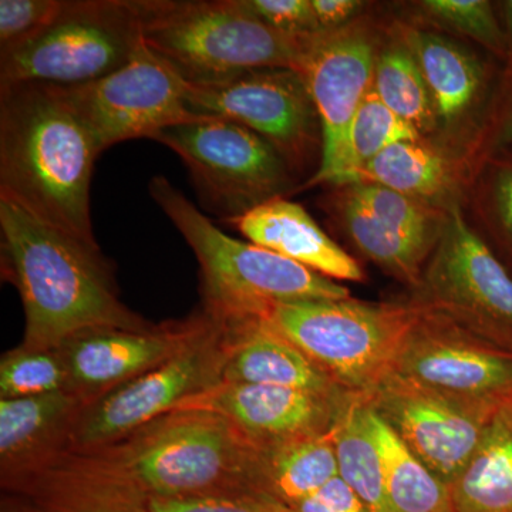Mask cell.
Wrapping results in <instances>:
<instances>
[{"mask_svg": "<svg viewBox=\"0 0 512 512\" xmlns=\"http://www.w3.org/2000/svg\"><path fill=\"white\" fill-rule=\"evenodd\" d=\"M448 491L454 512H512V424L503 409Z\"/></svg>", "mask_w": 512, "mask_h": 512, "instance_id": "obj_24", "label": "cell"}, {"mask_svg": "<svg viewBox=\"0 0 512 512\" xmlns=\"http://www.w3.org/2000/svg\"><path fill=\"white\" fill-rule=\"evenodd\" d=\"M313 18L319 33L345 28L365 9L360 0H311Z\"/></svg>", "mask_w": 512, "mask_h": 512, "instance_id": "obj_39", "label": "cell"}, {"mask_svg": "<svg viewBox=\"0 0 512 512\" xmlns=\"http://www.w3.org/2000/svg\"><path fill=\"white\" fill-rule=\"evenodd\" d=\"M373 92L394 114L412 124L421 137L436 130L437 117L429 87L416 57L400 37L380 47Z\"/></svg>", "mask_w": 512, "mask_h": 512, "instance_id": "obj_29", "label": "cell"}, {"mask_svg": "<svg viewBox=\"0 0 512 512\" xmlns=\"http://www.w3.org/2000/svg\"><path fill=\"white\" fill-rule=\"evenodd\" d=\"M483 187V214L495 239L512 261V153L488 163Z\"/></svg>", "mask_w": 512, "mask_h": 512, "instance_id": "obj_35", "label": "cell"}, {"mask_svg": "<svg viewBox=\"0 0 512 512\" xmlns=\"http://www.w3.org/2000/svg\"><path fill=\"white\" fill-rule=\"evenodd\" d=\"M342 227L370 261L404 284L419 289L434 245L387 227L342 192L338 204Z\"/></svg>", "mask_w": 512, "mask_h": 512, "instance_id": "obj_27", "label": "cell"}, {"mask_svg": "<svg viewBox=\"0 0 512 512\" xmlns=\"http://www.w3.org/2000/svg\"><path fill=\"white\" fill-rule=\"evenodd\" d=\"M150 194L194 251L202 309L211 315L264 318L279 303L350 298L346 286L269 249L228 237L167 178L154 177Z\"/></svg>", "mask_w": 512, "mask_h": 512, "instance_id": "obj_4", "label": "cell"}, {"mask_svg": "<svg viewBox=\"0 0 512 512\" xmlns=\"http://www.w3.org/2000/svg\"><path fill=\"white\" fill-rule=\"evenodd\" d=\"M261 503L269 512H369L355 491L340 477H336L315 494L296 503Z\"/></svg>", "mask_w": 512, "mask_h": 512, "instance_id": "obj_38", "label": "cell"}, {"mask_svg": "<svg viewBox=\"0 0 512 512\" xmlns=\"http://www.w3.org/2000/svg\"><path fill=\"white\" fill-rule=\"evenodd\" d=\"M367 402L448 487L473 456L503 400L464 399L393 372Z\"/></svg>", "mask_w": 512, "mask_h": 512, "instance_id": "obj_13", "label": "cell"}, {"mask_svg": "<svg viewBox=\"0 0 512 512\" xmlns=\"http://www.w3.org/2000/svg\"><path fill=\"white\" fill-rule=\"evenodd\" d=\"M311 37L269 29L241 0H144V43L187 82L254 70L298 72Z\"/></svg>", "mask_w": 512, "mask_h": 512, "instance_id": "obj_5", "label": "cell"}, {"mask_svg": "<svg viewBox=\"0 0 512 512\" xmlns=\"http://www.w3.org/2000/svg\"><path fill=\"white\" fill-rule=\"evenodd\" d=\"M202 320V311L178 322L143 328H104L64 342L70 392L87 403L136 379L183 348Z\"/></svg>", "mask_w": 512, "mask_h": 512, "instance_id": "obj_16", "label": "cell"}, {"mask_svg": "<svg viewBox=\"0 0 512 512\" xmlns=\"http://www.w3.org/2000/svg\"><path fill=\"white\" fill-rule=\"evenodd\" d=\"M350 397L262 384L220 383L191 397L178 409L221 414L261 448L328 433Z\"/></svg>", "mask_w": 512, "mask_h": 512, "instance_id": "obj_17", "label": "cell"}, {"mask_svg": "<svg viewBox=\"0 0 512 512\" xmlns=\"http://www.w3.org/2000/svg\"><path fill=\"white\" fill-rule=\"evenodd\" d=\"M59 87L101 153L123 141L153 140L165 128L207 119L191 110L187 80L144 39L131 59L109 76Z\"/></svg>", "mask_w": 512, "mask_h": 512, "instance_id": "obj_11", "label": "cell"}, {"mask_svg": "<svg viewBox=\"0 0 512 512\" xmlns=\"http://www.w3.org/2000/svg\"><path fill=\"white\" fill-rule=\"evenodd\" d=\"M423 138L412 124L394 114L376 93L370 90L360 103L350 123L345 156L340 165L338 185H349L356 181L367 163L400 141Z\"/></svg>", "mask_w": 512, "mask_h": 512, "instance_id": "obj_30", "label": "cell"}, {"mask_svg": "<svg viewBox=\"0 0 512 512\" xmlns=\"http://www.w3.org/2000/svg\"><path fill=\"white\" fill-rule=\"evenodd\" d=\"M498 12H500L505 39H507L508 55H510L508 63L512 66V0L498 3Z\"/></svg>", "mask_w": 512, "mask_h": 512, "instance_id": "obj_41", "label": "cell"}, {"mask_svg": "<svg viewBox=\"0 0 512 512\" xmlns=\"http://www.w3.org/2000/svg\"><path fill=\"white\" fill-rule=\"evenodd\" d=\"M427 18L476 40L488 52L508 62V45L497 10L488 0H423Z\"/></svg>", "mask_w": 512, "mask_h": 512, "instance_id": "obj_33", "label": "cell"}, {"mask_svg": "<svg viewBox=\"0 0 512 512\" xmlns=\"http://www.w3.org/2000/svg\"><path fill=\"white\" fill-rule=\"evenodd\" d=\"M66 0H0V53L28 42L55 22Z\"/></svg>", "mask_w": 512, "mask_h": 512, "instance_id": "obj_34", "label": "cell"}, {"mask_svg": "<svg viewBox=\"0 0 512 512\" xmlns=\"http://www.w3.org/2000/svg\"><path fill=\"white\" fill-rule=\"evenodd\" d=\"M100 154L59 86H0V195L92 244L90 184Z\"/></svg>", "mask_w": 512, "mask_h": 512, "instance_id": "obj_2", "label": "cell"}, {"mask_svg": "<svg viewBox=\"0 0 512 512\" xmlns=\"http://www.w3.org/2000/svg\"><path fill=\"white\" fill-rule=\"evenodd\" d=\"M494 146L503 148V150H511L512 148V94L507 107H505L503 114H501V120L498 121Z\"/></svg>", "mask_w": 512, "mask_h": 512, "instance_id": "obj_40", "label": "cell"}, {"mask_svg": "<svg viewBox=\"0 0 512 512\" xmlns=\"http://www.w3.org/2000/svg\"><path fill=\"white\" fill-rule=\"evenodd\" d=\"M252 244L305 266L332 281L362 282V268L319 227L298 202L285 197L258 205L229 221Z\"/></svg>", "mask_w": 512, "mask_h": 512, "instance_id": "obj_21", "label": "cell"}, {"mask_svg": "<svg viewBox=\"0 0 512 512\" xmlns=\"http://www.w3.org/2000/svg\"><path fill=\"white\" fill-rule=\"evenodd\" d=\"M70 392L69 375L59 348L20 345L0 360V399Z\"/></svg>", "mask_w": 512, "mask_h": 512, "instance_id": "obj_32", "label": "cell"}, {"mask_svg": "<svg viewBox=\"0 0 512 512\" xmlns=\"http://www.w3.org/2000/svg\"><path fill=\"white\" fill-rule=\"evenodd\" d=\"M227 343V322L202 309L200 326L177 353L86 404L74 426L70 453L117 443L222 383Z\"/></svg>", "mask_w": 512, "mask_h": 512, "instance_id": "obj_8", "label": "cell"}, {"mask_svg": "<svg viewBox=\"0 0 512 512\" xmlns=\"http://www.w3.org/2000/svg\"><path fill=\"white\" fill-rule=\"evenodd\" d=\"M150 512H269L258 498L247 493H217L190 497L148 498Z\"/></svg>", "mask_w": 512, "mask_h": 512, "instance_id": "obj_37", "label": "cell"}, {"mask_svg": "<svg viewBox=\"0 0 512 512\" xmlns=\"http://www.w3.org/2000/svg\"><path fill=\"white\" fill-rule=\"evenodd\" d=\"M511 268H512V261H511Z\"/></svg>", "mask_w": 512, "mask_h": 512, "instance_id": "obj_44", "label": "cell"}, {"mask_svg": "<svg viewBox=\"0 0 512 512\" xmlns=\"http://www.w3.org/2000/svg\"><path fill=\"white\" fill-rule=\"evenodd\" d=\"M153 140L183 160L202 205L227 222L292 188L291 165L235 121L207 117L165 128Z\"/></svg>", "mask_w": 512, "mask_h": 512, "instance_id": "obj_9", "label": "cell"}, {"mask_svg": "<svg viewBox=\"0 0 512 512\" xmlns=\"http://www.w3.org/2000/svg\"><path fill=\"white\" fill-rule=\"evenodd\" d=\"M10 494L37 512H150L147 495L93 453H67Z\"/></svg>", "mask_w": 512, "mask_h": 512, "instance_id": "obj_19", "label": "cell"}, {"mask_svg": "<svg viewBox=\"0 0 512 512\" xmlns=\"http://www.w3.org/2000/svg\"><path fill=\"white\" fill-rule=\"evenodd\" d=\"M417 302L512 352V269L468 225L457 204L424 268Z\"/></svg>", "mask_w": 512, "mask_h": 512, "instance_id": "obj_10", "label": "cell"}, {"mask_svg": "<svg viewBox=\"0 0 512 512\" xmlns=\"http://www.w3.org/2000/svg\"><path fill=\"white\" fill-rule=\"evenodd\" d=\"M399 37L416 57L426 80L437 128H451L480 109L490 84V72L473 53L430 30L400 26Z\"/></svg>", "mask_w": 512, "mask_h": 512, "instance_id": "obj_22", "label": "cell"}, {"mask_svg": "<svg viewBox=\"0 0 512 512\" xmlns=\"http://www.w3.org/2000/svg\"><path fill=\"white\" fill-rule=\"evenodd\" d=\"M241 3L256 19L282 35H319L311 0H241Z\"/></svg>", "mask_w": 512, "mask_h": 512, "instance_id": "obj_36", "label": "cell"}, {"mask_svg": "<svg viewBox=\"0 0 512 512\" xmlns=\"http://www.w3.org/2000/svg\"><path fill=\"white\" fill-rule=\"evenodd\" d=\"M144 0H72L42 32L0 53V86H73L109 76L143 42Z\"/></svg>", "mask_w": 512, "mask_h": 512, "instance_id": "obj_7", "label": "cell"}, {"mask_svg": "<svg viewBox=\"0 0 512 512\" xmlns=\"http://www.w3.org/2000/svg\"><path fill=\"white\" fill-rule=\"evenodd\" d=\"M355 183L383 185L433 204L450 191L451 171L437 148L417 138L386 148L360 170Z\"/></svg>", "mask_w": 512, "mask_h": 512, "instance_id": "obj_28", "label": "cell"}, {"mask_svg": "<svg viewBox=\"0 0 512 512\" xmlns=\"http://www.w3.org/2000/svg\"><path fill=\"white\" fill-rule=\"evenodd\" d=\"M188 103L195 114L235 121L254 131L292 170L301 171L315 153L322 154L318 111L305 79L295 70H254L214 82H188Z\"/></svg>", "mask_w": 512, "mask_h": 512, "instance_id": "obj_12", "label": "cell"}, {"mask_svg": "<svg viewBox=\"0 0 512 512\" xmlns=\"http://www.w3.org/2000/svg\"><path fill=\"white\" fill-rule=\"evenodd\" d=\"M379 50L376 30L360 19L309 39L298 73L318 111L322 154L306 187L336 184L350 123L373 87Z\"/></svg>", "mask_w": 512, "mask_h": 512, "instance_id": "obj_14", "label": "cell"}, {"mask_svg": "<svg viewBox=\"0 0 512 512\" xmlns=\"http://www.w3.org/2000/svg\"><path fill=\"white\" fill-rule=\"evenodd\" d=\"M419 303L420 309L397 356L394 373L473 400H503L512 394V352L461 328Z\"/></svg>", "mask_w": 512, "mask_h": 512, "instance_id": "obj_15", "label": "cell"}, {"mask_svg": "<svg viewBox=\"0 0 512 512\" xmlns=\"http://www.w3.org/2000/svg\"><path fill=\"white\" fill-rule=\"evenodd\" d=\"M259 447L221 414L177 409L96 454L148 498L251 494Z\"/></svg>", "mask_w": 512, "mask_h": 512, "instance_id": "obj_3", "label": "cell"}, {"mask_svg": "<svg viewBox=\"0 0 512 512\" xmlns=\"http://www.w3.org/2000/svg\"><path fill=\"white\" fill-rule=\"evenodd\" d=\"M3 278L25 308L23 345L57 349L104 328L150 325L121 302L109 261L99 245L70 234L0 195Z\"/></svg>", "mask_w": 512, "mask_h": 512, "instance_id": "obj_1", "label": "cell"}, {"mask_svg": "<svg viewBox=\"0 0 512 512\" xmlns=\"http://www.w3.org/2000/svg\"><path fill=\"white\" fill-rule=\"evenodd\" d=\"M332 434L339 477L355 491L367 511L389 512L382 454L370 426L365 397L353 396L343 404Z\"/></svg>", "mask_w": 512, "mask_h": 512, "instance_id": "obj_25", "label": "cell"}, {"mask_svg": "<svg viewBox=\"0 0 512 512\" xmlns=\"http://www.w3.org/2000/svg\"><path fill=\"white\" fill-rule=\"evenodd\" d=\"M345 187L346 195L387 227L436 247L446 225L447 212L379 184L355 183Z\"/></svg>", "mask_w": 512, "mask_h": 512, "instance_id": "obj_31", "label": "cell"}, {"mask_svg": "<svg viewBox=\"0 0 512 512\" xmlns=\"http://www.w3.org/2000/svg\"><path fill=\"white\" fill-rule=\"evenodd\" d=\"M419 303L346 299L272 306L264 316L343 392L369 399L394 370Z\"/></svg>", "mask_w": 512, "mask_h": 512, "instance_id": "obj_6", "label": "cell"}, {"mask_svg": "<svg viewBox=\"0 0 512 512\" xmlns=\"http://www.w3.org/2000/svg\"><path fill=\"white\" fill-rule=\"evenodd\" d=\"M86 400L72 392L0 399V477L12 490L70 453Z\"/></svg>", "mask_w": 512, "mask_h": 512, "instance_id": "obj_18", "label": "cell"}, {"mask_svg": "<svg viewBox=\"0 0 512 512\" xmlns=\"http://www.w3.org/2000/svg\"><path fill=\"white\" fill-rule=\"evenodd\" d=\"M225 322L228 349L222 383L262 384L328 396L348 394L265 319Z\"/></svg>", "mask_w": 512, "mask_h": 512, "instance_id": "obj_20", "label": "cell"}, {"mask_svg": "<svg viewBox=\"0 0 512 512\" xmlns=\"http://www.w3.org/2000/svg\"><path fill=\"white\" fill-rule=\"evenodd\" d=\"M339 477L332 429L275 446L256 456L251 495L266 503L292 504Z\"/></svg>", "mask_w": 512, "mask_h": 512, "instance_id": "obj_23", "label": "cell"}, {"mask_svg": "<svg viewBox=\"0 0 512 512\" xmlns=\"http://www.w3.org/2000/svg\"><path fill=\"white\" fill-rule=\"evenodd\" d=\"M501 409H503L505 416H507V419L510 420V423L512 424V394L511 396L505 397V399H503V403H501Z\"/></svg>", "mask_w": 512, "mask_h": 512, "instance_id": "obj_43", "label": "cell"}, {"mask_svg": "<svg viewBox=\"0 0 512 512\" xmlns=\"http://www.w3.org/2000/svg\"><path fill=\"white\" fill-rule=\"evenodd\" d=\"M370 426L382 454L389 512H454L450 491L414 456L369 403Z\"/></svg>", "mask_w": 512, "mask_h": 512, "instance_id": "obj_26", "label": "cell"}, {"mask_svg": "<svg viewBox=\"0 0 512 512\" xmlns=\"http://www.w3.org/2000/svg\"><path fill=\"white\" fill-rule=\"evenodd\" d=\"M0 512H37L35 507L18 494H10L3 497L2 511Z\"/></svg>", "mask_w": 512, "mask_h": 512, "instance_id": "obj_42", "label": "cell"}]
</instances>
